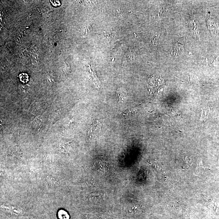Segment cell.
<instances>
[{
  "instance_id": "7",
  "label": "cell",
  "mask_w": 219,
  "mask_h": 219,
  "mask_svg": "<svg viewBox=\"0 0 219 219\" xmlns=\"http://www.w3.org/2000/svg\"><path fill=\"white\" fill-rule=\"evenodd\" d=\"M52 5L55 7H58L61 5V2L58 1H51Z\"/></svg>"
},
{
  "instance_id": "5",
  "label": "cell",
  "mask_w": 219,
  "mask_h": 219,
  "mask_svg": "<svg viewBox=\"0 0 219 219\" xmlns=\"http://www.w3.org/2000/svg\"><path fill=\"white\" fill-rule=\"evenodd\" d=\"M58 216L60 219H69V216L67 212L64 210H61L58 212Z\"/></svg>"
},
{
  "instance_id": "4",
  "label": "cell",
  "mask_w": 219,
  "mask_h": 219,
  "mask_svg": "<svg viewBox=\"0 0 219 219\" xmlns=\"http://www.w3.org/2000/svg\"><path fill=\"white\" fill-rule=\"evenodd\" d=\"M32 125L35 129L38 130V129H40L42 126V120L40 118L37 117L33 121Z\"/></svg>"
},
{
  "instance_id": "2",
  "label": "cell",
  "mask_w": 219,
  "mask_h": 219,
  "mask_svg": "<svg viewBox=\"0 0 219 219\" xmlns=\"http://www.w3.org/2000/svg\"><path fill=\"white\" fill-rule=\"evenodd\" d=\"M192 164V159L188 157H185L182 158L181 167L182 168L186 169L190 167Z\"/></svg>"
},
{
  "instance_id": "1",
  "label": "cell",
  "mask_w": 219,
  "mask_h": 219,
  "mask_svg": "<svg viewBox=\"0 0 219 219\" xmlns=\"http://www.w3.org/2000/svg\"><path fill=\"white\" fill-rule=\"evenodd\" d=\"M101 126L100 123L97 121H94L91 126L89 128V130L88 132V136L91 137V136H94L95 134H97V133H100Z\"/></svg>"
},
{
  "instance_id": "6",
  "label": "cell",
  "mask_w": 219,
  "mask_h": 219,
  "mask_svg": "<svg viewBox=\"0 0 219 219\" xmlns=\"http://www.w3.org/2000/svg\"><path fill=\"white\" fill-rule=\"evenodd\" d=\"M20 81L23 83H26L28 81V76L26 73H23L20 76Z\"/></svg>"
},
{
  "instance_id": "3",
  "label": "cell",
  "mask_w": 219,
  "mask_h": 219,
  "mask_svg": "<svg viewBox=\"0 0 219 219\" xmlns=\"http://www.w3.org/2000/svg\"><path fill=\"white\" fill-rule=\"evenodd\" d=\"M137 112V110L135 108L131 109L128 110V111H125L123 114L122 116L124 118H127L128 117L129 118V117L135 116L136 115Z\"/></svg>"
}]
</instances>
